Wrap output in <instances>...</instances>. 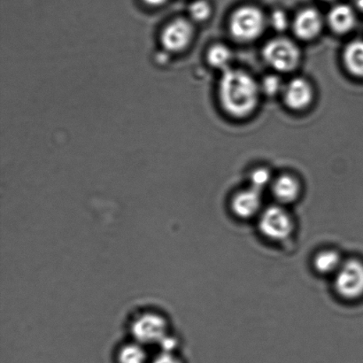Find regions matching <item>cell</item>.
Wrapping results in <instances>:
<instances>
[{"mask_svg": "<svg viewBox=\"0 0 363 363\" xmlns=\"http://www.w3.org/2000/svg\"><path fill=\"white\" fill-rule=\"evenodd\" d=\"M259 92V84L244 71L229 69L223 73L220 101L229 115L238 118L250 115L258 105Z\"/></svg>", "mask_w": 363, "mask_h": 363, "instance_id": "1", "label": "cell"}, {"mask_svg": "<svg viewBox=\"0 0 363 363\" xmlns=\"http://www.w3.org/2000/svg\"><path fill=\"white\" fill-rule=\"evenodd\" d=\"M259 230L268 240L281 242L294 233V222L284 206H270L259 216Z\"/></svg>", "mask_w": 363, "mask_h": 363, "instance_id": "2", "label": "cell"}, {"mask_svg": "<svg viewBox=\"0 0 363 363\" xmlns=\"http://www.w3.org/2000/svg\"><path fill=\"white\" fill-rule=\"evenodd\" d=\"M266 19L262 11L255 6H243L235 11L230 18V30L234 38L250 42L264 31Z\"/></svg>", "mask_w": 363, "mask_h": 363, "instance_id": "3", "label": "cell"}, {"mask_svg": "<svg viewBox=\"0 0 363 363\" xmlns=\"http://www.w3.org/2000/svg\"><path fill=\"white\" fill-rule=\"evenodd\" d=\"M334 289L344 300L357 301L363 297V262L360 259L344 261L334 276Z\"/></svg>", "mask_w": 363, "mask_h": 363, "instance_id": "4", "label": "cell"}, {"mask_svg": "<svg viewBox=\"0 0 363 363\" xmlns=\"http://www.w3.org/2000/svg\"><path fill=\"white\" fill-rule=\"evenodd\" d=\"M262 55L267 64L279 72H290L296 69L301 60V51L297 45L283 38L268 42Z\"/></svg>", "mask_w": 363, "mask_h": 363, "instance_id": "5", "label": "cell"}, {"mask_svg": "<svg viewBox=\"0 0 363 363\" xmlns=\"http://www.w3.org/2000/svg\"><path fill=\"white\" fill-rule=\"evenodd\" d=\"M194 37V28L188 21L177 19L164 28L162 35V44L167 51L179 52L191 44Z\"/></svg>", "mask_w": 363, "mask_h": 363, "instance_id": "6", "label": "cell"}, {"mask_svg": "<svg viewBox=\"0 0 363 363\" xmlns=\"http://www.w3.org/2000/svg\"><path fill=\"white\" fill-rule=\"evenodd\" d=\"M231 210L242 220H248L261 215L262 212V192L254 188L238 192L231 201Z\"/></svg>", "mask_w": 363, "mask_h": 363, "instance_id": "7", "label": "cell"}, {"mask_svg": "<svg viewBox=\"0 0 363 363\" xmlns=\"http://www.w3.org/2000/svg\"><path fill=\"white\" fill-rule=\"evenodd\" d=\"M283 95L288 108L303 110L311 104L314 92L307 80L295 78L284 85Z\"/></svg>", "mask_w": 363, "mask_h": 363, "instance_id": "8", "label": "cell"}, {"mask_svg": "<svg viewBox=\"0 0 363 363\" xmlns=\"http://www.w3.org/2000/svg\"><path fill=\"white\" fill-rule=\"evenodd\" d=\"M323 23L322 16L318 10L304 9L295 18L294 31L302 40H312L322 31Z\"/></svg>", "mask_w": 363, "mask_h": 363, "instance_id": "9", "label": "cell"}, {"mask_svg": "<svg viewBox=\"0 0 363 363\" xmlns=\"http://www.w3.org/2000/svg\"><path fill=\"white\" fill-rule=\"evenodd\" d=\"M272 189L274 198L282 206L296 201L301 191V184L297 179L289 175L277 177L273 181Z\"/></svg>", "mask_w": 363, "mask_h": 363, "instance_id": "10", "label": "cell"}, {"mask_svg": "<svg viewBox=\"0 0 363 363\" xmlns=\"http://www.w3.org/2000/svg\"><path fill=\"white\" fill-rule=\"evenodd\" d=\"M328 23L336 33L346 34L353 30L357 24V16L350 6L337 5L330 11Z\"/></svg>", "mask_w": 363, "mask_h": 363, "instance_id": "11", "label": "cell"}, {"mask_svg": "<svg viewBox=\"0 0 363 363\" xmlns=\"http://www.w3.org/2000/svg\"><path fill=\"white\" fill-rule=\"evenodd\" d=\"M164 327V323L157 316H145L134 327V333L142 342H154L163 336Z\"/></svg>", "mask_w": 363, "mask_h": 363, "instance_id": "12", "label": "cell"}, {"mask_svg": "<svg viewBox=\"0 0 363 363\" xmlns=\"http://www.w3.org/2000/svg\"><path fill=\"white\" fill-rule=\"evenodd\" d=\"M343 262L339 252L333 250H325L315 255L313 266L316 272L321 275L335 276Z\"/></svg>", "mask_w": 363, "mask_h": 363, "instance_id": "13", "label": "cell"}, {"mask_svg": "<svg viewBox=\"0 0 363 363\" xmlns=\"http://www.w3.org/2000/svg\"><path fill=\"white\" fill-rule=\"evenodd\" d=\"M347 69L354 76L363 77V40L351 42L344 52Z\"/></svg>", "mask_w": 363, "mask_h": 363, "instance_id": "14", "label": "cell"}, {"mask_svg": "<svg viewBox=\"0 0 363 363\" xmlns=\"http://www.w3.org/2000/svg\"><path fill=\"white\" fill-rule=\"evenodd\" d=\"M233 60V53L230 49L223 45H213L208 52V60L213 67L217 69L226 71L230 69V64Z\"/></svg>", "mask_w": 363, "mask_h": 363, "instance_id": "15", "label": "cell"}, {"mask_svg": "<svg viewBox=\"0 0 363 363\" xmlns=\"http://www.w3.org/2000/svg\"><path fill=\"white\" fill-rule=\"evenodd\" d=\"M273 181L272 173L264 168L254 170L250 176L251 187L261 192L265 188L272 186Z\"/></svg>", "mask_w": 363, "mask_h": 363, "instance_id": "16", "label": "cell"}, {"mask_svg": "<svg viewBox=\"0 0 363 363\" xmlns=\"http://www.w3.org/2000/svg\"><path fill=\"white\" fill-rule=\"evenodd\" d=\"M284 85L283 81L276 74H270L263 78L262 84H259V89L267 96H276L284 91Z\"/></svg>", "mask_w": 363, "mask_h": 363, "instance_id": "17", "label": "cell"}, {"mask_svg": "<svg viewBox=\"0 0 363 363\" xmlns=\"http://www.w3.org/2000/svg\"><path fill=\"white\" fill-rule=\"evenodd\" d=\"M189 14L192 20L201 23L208 19L211 14V6L205 0H197L189 6Z\"/></svg>", "mask_w": 363, "mask_h": 363, "instance_id": "18", "label": "cell"}, {"mask_svg": "<svg viewBox=\"0 0 363 363\" xmlns=\"http://www.w3.org/2000/svg\"><path fill=\"white\" fill-rule=\"evenodd\" d=\"M145 360L144 351L137 346L124 347L119 355L120 363H144Z\"/></svg>", "mask_w": 363, "mask_h": 363, "instance_id": "19", "label": "cell"}, {"mask_svg": "<svg viewBox=\"0 0 363 363\" xmlns=\"http://www.w3.org/2000/svg\"><path fill=\"white\" fill-rule=\"evenodd\" d=\"M269 23L274 30L283 32L286 30V28L289 26V20H288L286 13L281 10H277L270 16Z\"/></svg>", "mask_w": 363, "mask_h": 363, "instance_id": "20", "label": "cell"}, {"mask_svg": "<svg viewBox=\"0 0 363 363\" xmlns=\"http://www.w3.org/2000/svg\"><path fill=\"white\" fill-rule=\"evenodd\" d=\"M152 363H182V362L172 354L164 353L156 358Z\"/></svg>", "mask_w": 363, "mask_h": 363, "instance_id": "21", "label": "cell"}, {"mask_svg": "<svg viewBox=\"0 0 363 363\" xmlns=\"http://www.w3.org/2000/svg\"><path fill=\"white\" fill-rule=\"evenodd\" d=\"M143 1L148 6L157 7L164 5L167 0H143Z\"/></svg>", "mask_w": 363, "mask_h": 363, "instance_id": "22", "label": "cell"}, {"mask_svg": "<svg viewBox=\"0 0 363 363\" xmlns=\"http://www.w3.org/2000/svg\"><path fill=\"white\" fill-rule=\"evenodd\" d=\"M357 7L363 12V0H357Z\"/></svg>", "mask_w": 363, "mask_h": 363, "instance_id": "23", "label": "cell"}, {"mask_svg": "<svg viewBox=\"0 0 363 363\" xmlns=\"http://www.w3.org/2000/svg\"><path fill=\"white\" fill-rule=\"evenodd\" d=\"M325 1H333V0H325Z\"/></svg>", "mask_w": 363, "mask_h": 363, "instance_id": "24", "label": "cell"}]
</instances>
